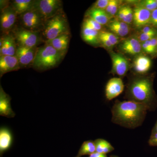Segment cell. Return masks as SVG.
<instances>
[{"instance_id": "2", "label": "cell", "mask_w": 157, "mask_h": 157, "mask_svg": "<svg viewBox=\"0 0 157 157\" xmlns=\"http://www.w3.org/2000/svg\"><path fill=\"white\" fill-rule=\"evenodd\" d=\"M131 101L146 105L149 110H155L157 107V98L153 86V78L140 77L131 82L128 88Z\"/></svg>"}, {"instance_id": "19", "label": "cell", "mask_w": 157, "mask_h": 157, "mask_svg": "<svg viewBox=\"0 0 157 157\" xmlns=\"http://www.w3.org/2000/svg\"><path fill=\"white\" fill-rule=\"evenodd\" d=\"M108 26L112 33L118 36H125L130 33L128 25L121 21H113L109 23Z\"/></svg>"}, {"instance_id": "6", "label": "cell", "mask_w": 157, "mask_h": 157, "mask_svg": "<svg viewBox=\"0 0 157 157\" xmlns=\"http://www.w3.org/2000/svg\"><path fill=\"white\" fill-rule=\"evenodd\" d=\"M21 20L25 29L35 32L43 26L45 21L39 11L34 8L22 14Z\"/></svg>"}, {"instance_id": "3", "label": "cell", "mask_w": 157, "mask_h": 157, "mask_svg": "<svg viewBox=\"0 0 157 157\" xmlns=\"http://www.w3.org/2000/svg\"><path fill=\"white\" fill-rule=\"evenodd\" d=\"M65 54L62 53L51 45L46 44L37 49L33 62V66L37 69L46 70L58 64Z\"/></svg>"}, {"instance_id": "22", "label": "cell", "mask_w": 157, "mask_h": 157, "mask_svg": "<svg viewBox=\"0 0 157 157\" xmlns=\"http://www.w3.org/2000/svg\"><path fill=\"white\" fill-rule=\"evenodd\" d=\"M35 1L32 0H15L13 8L17 14H23L34 8Z\"/></svg>"}, {"instance_id": "39", "label": "cell", "mask_w": 157, "mask_h": 157, "mask_svg": "<svg viewBox=\"0 0 157 157\" xmlns=\"http://www.w3.org/2000/svg\"><path fill=\"white\" fill-rule=\"evenodd\" d=\"M89 157H107L106 154H104L100 153L95 152L92 154L90 155Z\"/></svg>"}, {"instance_id": "42", "label": "cell", "mask_w": 157, "mask_h": 157, "mask_svg": "<svg viewBox=\"0 0 157 157\" xmlns=\"http://www.w3.org/2000/svg\"><path fill=\"white\" fill-rule=\"evenodd\" d=\"M156 1L157 3V0H156Z\"/></svg>"}, {"instance_id": "4", "label": "cell", "mask_w": 157, "mask_h": 157, "mask_svg": "<svg viewBox=\"0 0 157 157\" xmlns=\"http://www.w3.org/2000/svg\"><path fill=\"white\" fill-rule=\"evenodd\" d=\"M44 26L43 35L46 39V41L68 33L67 19L64 16L60 14H58L46 20Z\"/></svg>"}, {"instance_id": "1", "label": "cell", "mask_w": 157, "mask_h": 157, "mask_svg": "<svg viewBox=\"0 0 157 157\" xmlns=\"http://www.w3.org/2000/svg\"><path fill=\"white\" fill-rule=\"evenodd\" d=\"M149 109L146 105L134 101H117L112 109V121L128 128L140 126Z\"/></svg>"}, {"instance_id": "13", "label": "cell", "mask_w": 157, "mask_h": 157, "mask_svg": "<svg viewBox=\"0 0 157 157\" xmlns=\"http://www.w3.org/2000/svg\"><path fill=\"white\" fill-rule=\"evenodd\" d=\"M120 48L124 53L132 56L137 55L142 50L141 42L135 37L125 39L121 44Z\"/></svg>"}, {"instance_id": "26", "label": "cell", "mask_w": 157, "mask_h": 157, "mask_svg": "<svg viewBox=\"0 0 157 157\" xmlns=\"http://www.w3.org/2000/svg\"><path fill=\"white\" fill-rule=\"evenodd\" d=\"M99 33L109 40L113 47L118 43L119 39L117 36L113 33L104 31H100Z\"/></svg>"}, {"instance_id": "41", "label": "cell", "mask_w": 157, "mask_h": 157, "mask_svg": "<svg viewBox=\"0 0 157 157\" xmlns=\"http://www.w3.org/2000/svg\"><path fill=\"white\" fill-rule=\"evenodd\" d=\"M111 157H119L117 156H111Z\"/></svg>"}, {"instance_id": "30", "label": "cell", "mask_w": 157, "mask_h": 157, "mask_svg": "<svg viewBox=\"0 0 157 157\" xmlns=\"http://www.w3.org/2000/svg\"><path fill=\"white\" fill-rule=\"evenodd\" d=\"M84 22L87 24L91 28L94 29L98 32H100L102 29V26L101 25L90 17L85 20Z\"/></svg>"}, {"instance_id": "23", "label": "cell", "mask_w": 157, "mask_h": 157, "mask_svg": "<svg viewBox=\"0 0 157 157\" xmlns=\"http://www.w3.org/2000/svg\"><path fill=\"white\" fill-rule=\"evenodd\" d=\"M12 141V135L9 130L1 128L0 131V152L1 154L9 149Z\"/></svg>"}, {"instance_id": "20", "label": "cell", "mask_w": 157, "mask_h": 157, "mask_svg": "<svg viewBox=\"0 0 157 157\" xmlns=\"http://www.w3.org/2000/svg\"><path fill=\"white\" fill-rule=\"evenodd\" d=\"M134 70L139 74H144L148 72L151 66V61L148 57L139 56L134 61Z\"/></svg>"}, {"instance_id": "31", "label": "cell", "mask_w": 157, "mask_h": 157, "mask_svg": "<svg viewBox=\"0 0 157 157\" xmlns=\"http://www.w3.org/2000/svg\"><path fill=\"white\" fill-rule=\"evenodd\" d=\"M110 2V0H98L95 4L93 8L105 10Z\"/></svg>"}, {"instance_id": "34", "label": "cell", "mask_w": 157, "mask_h": 157, "mask_svg": "<svg viewBox=\"0 0 157 157\" xmlns=\"http://www.w3.org/2000/svg\"><path fill=\"white\" fill-rule=\"evenodd\" d=\"M120 1H117V0H114L113 5L112 9L110 11L109 15L113 16H114L117 14L118 11V7L120 4Z\"/></svg>"}, {"instance_id": "7", "label": "cell", "mask_w": 157, "mask_h": 157, "mask_svg": "<svg viewBox=\"0 0 157 157\" xmlns=\"http://www.w3.org/2000/svg\"><path fill=\"white\" fill-rule=\"evenodd\" d=\"M15 40L19 46L29 48L36 47L39 40L37 32L22 29L15 33Z\"/></svg>"}, {"instance_id": "12", "label": "cell", "mask_w": 157, "mask_h": 157, "mask_svg": "<svg viewBox=\"0 0 157 157\" xmlns=\"http://www.w3.org/2000/svg\"><path fill=\"white\" fill-rule=\"evenodd\" d=\"M17 13L13 8L7 7L3 10L1 15V27L4 32H9L15 24Z\"/></svg>"}, {"instance_id": "28", "label": "cell", "mask_w": 157, "mask_h": 157, "mask_svg": "<svg viewBox=\"0 0 157 157\" xmlns=\"http://www.w3.org/2000/svg\"><path fill=\"white\" fill-rule=\"evenodd\" d=\"M140 6L145 8L151 12L157 9V3L156 0H146L143 1Z\"/></svg>"}, {"instance_id": "33", "label": "cell", "mask_w": 157, "mask_h": 157, "mask_svg": "<svg viewBox=\"0 0 157 157\" xmlns=\"http://www.w3.org/2000/svg\"><path fill=\"white\" fill-rule=\"evenodd\" d=\"M150 40L141 43L142 49L146 53L148 54L149 55H153L151 46L150 41Z\"/></svg>"}, {"instance_id": "11", "label": "cell", "mask_w": 157, "mask_h": 157, "mask_svg": "<svg viewBox=\"0 0 157 157\" xmlns=\"http://www.w3.org/2000/svg\"><path fill=\"white\" fill-rule=\"evenodd\" d=\"M134 11L133 23L137 28L148 25L151 24V12L141 6L135 8Z\"/></svg>"}, {"instance_id": "14", "label": "cell", "mask_w": 157, "mask_h": 157, "mask_svg": "<svg viewBox=\"0 0 157 157\" xmlns=\"http://www.w3.org/2000/svg\"><path fill=\"white\" fill-rule=\"evenodd\" d=\"M19 63L16 56H2L0 57V73L1 76L5 73L17 70Z\"/></svg>"}, {"instance_id": "25", "label": "cell", "mask_w": 157, "mask_h": 157, "mask_svg": "<svg viewBox=\"0 0 157 157\" xmlns=\"http://www.w3.org/2000/svg\"><path fill=\"white\" fill-rule=\"evenodd\" d=\"M96 152L94 141L88 140L85 141L78 151L77 156L80 157L85 155H90Z\"/></svg>"}, {"instance_id": "17", "label": "cell", "mask_w": 157, "mask_h": 157, "mask_svg": "<svg viewBox=\"0 0 157 157\" xmlns=\"http://www.w3.org/2000/svg\"><path fill=\"white\" fill-rule=\"evenodd\" d=\"M99 32L95 30L85 22H83L82 29V37L85 42L92 45H97L100 43Z\"/></svg>"}, {"instance_id": "43", "label": "cell", "mask_w": 157, "mask_h": 157, "mask_svg": "<svg viewBox=\"0 0 157 157\" xmlns=\"http://www.w3.org/2000/svg\"><path fill=\"white\" fill-rule=\"evenodd\" d=\"M79 157L77 156V157Z\"/></svg>"}, {"instance_id": "15", "label": "cell", "mask_w": 157, "mask_h": 157, "mask_svg": "<svg viewBox=\"0 0 157 157\" xmlns=\"http://www.w3.org/2000/svg\"><path fill=\"white\" fill-rule=\"evenodd\" d=\"M15 40V38L11 35H7L1 39V41H0L1 56H15L17 48H16Z\"/></svg>"}, {"instance_id": "38", "label": "cell", "mask_w": 157, "mask_h": 157, "mask_svg": "<svg viewBox=\"0 0 157 157\" xmlns=\"http://www.w3.org/2000/svg\"><path fill=\"white\" fill-rule=\"evenodd\" d=\"M113 2H114V0H110V2H109V4H108V6H107V8L105 9V11L109 15V14H110V11H111V9H112Z\"/></svg>"}, {"instance_id": "35", "label": "cell", "mask_w": 157, "mask_h": 157, "mask_svg": "<svg viewBox=\"0 0 157 157\" xmlns=\"http://www.w3.org/2000/svg\"><path fill=\"white\" fill-rule=\"evenodd\" d=\"M151 24L157 28V9L151 12Z\"/></svg>"}, {"instance_id": "5", "label": "cell", "mask_w": 157, "mask_h": 157, "mask_svg": "<svg viewBox=\"0 0 157 157\" xmlns=\"http://www.w3.org/2000/svg\"><path fill=\"white\" fill-rule=\"evenodd\" d=\"M61 3V1L59 0H39L35 1L34 9L39 11L46 21L59 14Z\"/></svg>"}, {"instance_id": "8", "label": "cell", "mask_w": 157, "mask_h": 157, "mask_svg": "<svg viewBox=\"0 0 157 157\" xmlns=\"http://www.w3.org/2000/svg\"><path fill=\"white\" fill-rule=\"evenodd\" d=\"M124 87V85L121 78L117 77L110 78L105 88L106 98L109 101H111L123 92Z\"/></svg>"}, {"instance_id": "9", "label": "cell", "mask_w": 157, "mask_h": 157, "mask_svg": "<svg viewBox=\"0 0 157 157\" xmlns=\"http://www.w3.org/2000/svg\"><path fill=\"white\" fill-rule=\"evenodd\" d=\"M37 51L36 47L29 48L18 46L17 48L15 56L18 59L19 65L26 67L31 64H33Z\"/></svg>"}, {"instance_id": "10", "label": "cell", "mask_w": 157, "mask_h": 157, "mask_svg": "<svg viewBox=\"0 0 157 157\" xmlns=\"http://www.w3.org/2000/svg\"><path fill=\"white\" fill-rule=\"evenodd\" d=\"M110 54L113 72L119 76H124L128 70L129 63L128 59L121 54L112 52Z\"/></svg>"}, {"instance_id": "18", "label": "cell", "mask_w": 157, "mask_h": 157, "mask_svg": "<svg viewBox=\"0 0 157 157\" xmlns=\"http://www.w3.org/2000/svg\"><path fill=\"white\" fill-rule=\"evenodd\" d=\"M69 41L70 36L67 33L62 34L52 40L45 41V44L51 45L57 50L65 54L67 49Z\"/></svg>"}, {"instance_id": "40", "label": "cell", "mask_w": 157, "mask_h": 157, "mask_svg": "<svg viewBox=\"0 0 157 157\" xmlns=\"http://www.w3.org/2000/svg\"><path fill=\"white\" fill-rule=\"evenodd\" d=\"M155 29L154 28L151 27L150 26L144 27L142 30L141 33H148L149 32L155 30Z\"/></svg>"}, {"instance_id": "32", "label": "cell", "mask_w": 157, "mask_h": 157, "mask_svg": "<svg viewBox=\"0 0 157 157\" xmlns=\"http://www.w3.org/2000/svg\"><path fill=\"white\" fill-rule=\"evenodd\" d=\"M99 40H100V42H101V44L106 48H108V49H111L113 47L112 44L109 42V40L106 39L103 35L100 34V33H99Z\"/></svg>"}, {"instance_id": "36", "label": "cell", "mask_w": 157, "mask_h": 157, "mask_svg": "<svg viewBox=\"0 0 157 157\" xmlns=\"http://www.w3.org/2000/svg\"><path fill=\"white\" fill-rule=\"evenodd\" d=\"M125 11L126 6H123L120 8L117 12V17L119 20L122 21L124 17Z\"/></svg>"}, {"instance_id": "27", "label": "cell", "mask_w": 157, "mask_h": 157, "mask_svg": "<svg viewBox=\"0 0 157 157\" xmlns=\"http://www.w3.org/2000/svg\"><path fill=\"white\" fill-rule=\"evenodd\" d=\"M134 18V11L130 6H126V11L122 21L128 25L131 24L133 21Z\"/></svg>"}, {"instance_id": "24", "label": "cell", "mask_w": 157, "mask_h": 157, "mask_svg": "<svg viewBox=\"0 0 157 157\" xmlns=\"http://www.w3.org/2000/svg\"><path fill=\"white\" fill-rule=\"evenodd\" d=\"M96 147V151L100 153L106 154L114 150L112 145L107 140L103 139H97L94 141Z\"/></svg>"}, {"instance_id": "16", "label": "cell", "mask_w": 157, "mask_h": 157, "mask_svg": "<svg viewBox=\"0 0 157 157\" xmlns=\"http://www.w3.org/2000/svg\"><path fill=\"white\" fill-rule=\"evenodd\" d=\"M11 98L1 87L0 90V115L11 118L15 116V113L11 109Z\"/></svg>"}, {"instance_id": "37", "label": "cell", "mask_w": 157, "mask_h": 157, "mask_svg": "<svg viewBox=\"0 0 157 157\" xmlns=\"http://www.w3.org/2000/svg\"><path fill=\"white\" fill-rule=\"evenodd\" d=\"M148 143L150 146H157V133L151 135Z\"/></svg>"}, {"instance_id": "21", "label": "cell", "mask_w": 157, "mask_h": 157, "mask_svg": "<svg viewBox=\"0 0 157 157\" xmlns=\"http://www.w3.org/2000/svg\"><path fill=\"white\" fill-rule=\"evenodd\" d=\"M90 18L95 21L101 25H107L110 19V15L107 14L105 10L93 8L87 12Z\"/></svg>"}, {"instance_id": "29", "label": "cell", "mask_w": 157, "mask_h": 157, "mask_svg": "<svg viewBox=\"0 0 157 157\" xmlns=\"http://www.w3.org/2000/svg\"><path fill=\"white\" fill-rule=\"evenodd\" d=\"M157 32L155 29V30L148 33H141L139 36V40L141 43L151 40L153 38H155Z\"/></svg>"}]
</instances>
